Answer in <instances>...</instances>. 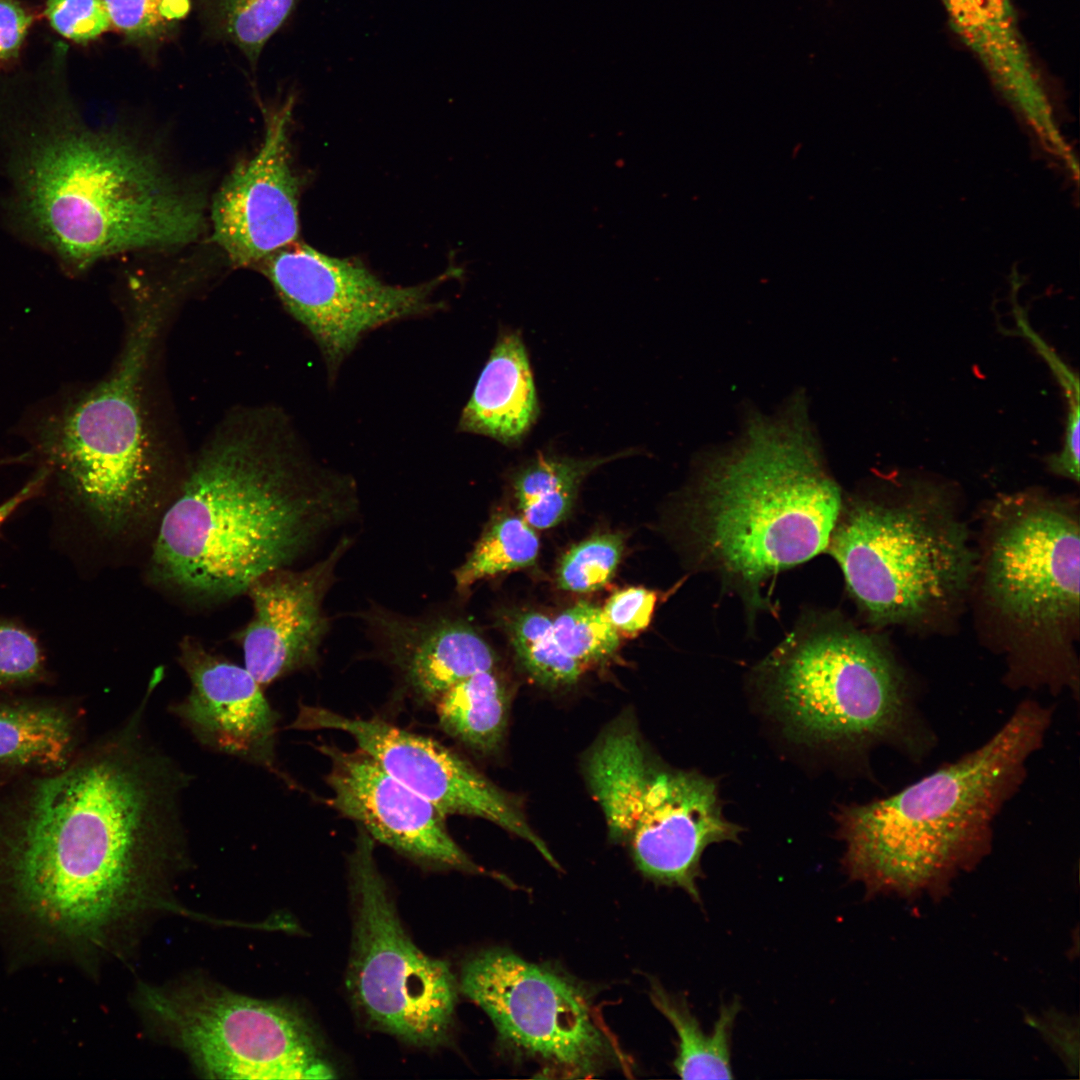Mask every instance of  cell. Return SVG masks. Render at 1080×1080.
<instances>
[{
  "label": "cell",
  "instance_id": "obj_25",
  "mask_svg": "<svg viewBox=\"0 0 1080 1080\" xmlns=\"http://www.w3.org/2000/svg\"><path fill=\"white\" fill-rule=\"evenodd\" d=\"M649 996L673 1026L677 1055L673 1067L682 1079H733L731 1036L740 1001L722 1004L713 1030L706 1033L689 1009L687 1001L669 993L657 980L650 981Z\"/></svg>",
  "mask_w": 1080,
  "mask_h": 1080
},
{
  "label": "cell",
  "instance_id": "obj_6",
  "mask_svg": "<svg viewBox=\"0 0 1080 1080\" xmlns=\"http://www.w3.org/2000/svg\"><path fill=\"white\" fill-rule=\"evenodd\" d=\"M768 711L791 737L864 757L885 746L912 762L937 737L907 675L879 640L836 619L799 625L757 667Z\"/></svg>",
  "mask_w": 1080,
  "mask_h": 1080
},
{
  "label": "cell",
  "instance_id": "obj_32",
  "mask_svg": "<svg viewBox=\"0 0 1080 1080\" xmlns=\"http://www.w3.org/2000/svg\"><path fill=\"white\" fill-rule=\"evenodd\" d=\"M623 537L617 533L594 535L571 547L557 569L559 588L589 593L605 586L621 561Z\"/></svg>",
  "mask_w": 1080,
  "mask_h": 1080
},
{
  "label": "cell",
  "instance_id": "obj_24",
  "mask_svg": "<svg viewBox=\"0 0 1080 1080\" xmlns=\"http://www.w3.org/2000/svg\"><path fill=\"white\" fill-rule=\"evenodd\" d=\"M73 718L59 707L0 703V764L55 772L70 764Z\"/></svg>",
  "mask_w": 1080,
  "mask_h": 1080
},
{
  "label": "cell",
  "instance_id": "obj_31",
  "mask_svg": "<svg viewBox=\"0 0 1080 1080\" xmlns=\"http://www.w3.org/2000/svg\"><path fill=\"white\" fill-rule=\"evenodd\" d=\"M111 24L144 48L167 40L188 15L191 0H102Z\"/></svg>",
  "mask_w": 1080,
  "mask_h": 1080
},
{
  "label": "cell",
  "instance_id": "obj_22",
  "mask_svg": "<svg viewBox=\"0 0 1080 1080\" xmlns=\"http://www.w3.org/2000/svg\"><path fill=\"white\" fill-rule=\"evenodd\" d=\"M539 415L533 374L518 332L496 340L472 395L462 410L458 431L518 445Z\"/></svg>",
  "mask_w": 1080,
  "mask_h": 1080
},
{
  "label": "cell",
  "instance_id": "obj_5",
  "mask_svg": "<svg viewBox=\"0 0 1080 1080\" xmlns=\"http://www.w3.org/2000/svg\"><path fill=\"white\" fill-rule=\"evenodd\" d=\"M1052 707L1027 699L982 744L885 797L836 815L842 864L866 896L943 897L992 850L995 823L1042 748Z\"/></svg>",
  "mask_w": 1080,
  "mask_h": 1080
},
{
  "label": "cell",
  "instance_id": "obj_9",
  "mask_svg": "<svg viewBox=\"0 0 1080 1080\" xmlns=\"http://www.w3.org/2000/svg\"><path fill=\"white\" fill-rule=\"evenodd\" d=\"M158 322L154 311L142 312L112 374L51 418L41 435L69 498L107 536L131 531L155 513L141 380Z\"/></svg>",
  "mask_w": 1080,
  "mask_h": 1080
},
{
  "label": "cell",
  "instance_id": "obj_36",
  "mask_svg": "<svg viewBox=\"0 0 1080 1080\" xmlns=\"http://www.w3.org/2000/svg\"><path fill=\"white\" fill-rule=\"evenodd\" d=\"M33 23L20 0H0V65L19 56Z\"/></svg>",
  "mask_w": 1080,
  "mask_h": 1080
},
{
  "label": "cell",
  "instance_id": "obj_19",
  "mask_svg": "<svg viewBox=\"0 0 1080 1080\" xmlns=\"http://www.w3.org/2000/svg\"><path fill=\"white\" fill-rule=\"evenodd\" d=\"M178 661L190 691L171 712L197 741L283 777L275 756L278 714L255 677L192 637L181 641Z\"/></svg>",
  "mask_w": 1080,
  "mask_h": 1080
},
{
  "label": "cell",
  "instance_id": "obj_15",
  "mask_svg": "<svg viewBox=\"0 0 1080 1080\" xmlns=\"http://www.w3.org/2000/svg\"><path fill=\"white\" fill-rule=\"evenodd\" d=\"M291 727L346 732L358 748L445 816L463 815L490 821L531 844L554 868L560 867L529 824L520 801L435 739L378 718H351L309 705H300Z\"/></svg>",
  "mask_w": 1080,
  "mask_h": 1080
},
{
  "label": "cell",
  "instance_id": "obj_29",
  "mask_svg": "<svg viewBox=\"0 0 1080 1080\" xmlns=\"http://www.w3.org/2000/svg\"><path fill=\"white\" fill-rule=\"evenodd\" d=\"M299 1L205 0V17L218 36L233 43L254 65Z\"/></svg>",
  "mask_w": 1080,
  "mask_h": 1080
},
{
  "label": "cell",
  "instance_id": "obj_12",
  "mask_svg": "<svg viewBox=\"0 0 1080 1080\" xmlns=\"http://www.w3.org/2000/svg\"><path fill=\"white\" fill-rule=\"evenodd\" d=\"M458 983L504 1044L563 1077L591 1076L612 1057L581 991L545 967L487 949L464 962Z\"/></svg>",
  "mask_w": 1080,
  "mask_h": 1080
},
{
  "label": "cell",
  "instance_id": "obj_33",
  "mask_svg": "<svg viewBox=\"0 0 1080 1080\" xmlns=\"http://www.w3.org/2000/svg\"><path fill=\"white\" fill-rule=\"evenodd\" d=\"M45 673L37 638L22 625L0 619V689L33 683Z\"/></svg>",
  "mask_w": 1080,
  "mask_h": 1080
},
{
  "label": "cell",
  "instance_id": "obj_37",
  "mask_svg": "<svg viewBox=\"0 0 1080 1080\" xmlns=\"http://www.w3.org/2000/svg\"><path fill=\"white\" fill-rule=\"evenodd\" d=\"M1038 1024L1041 1026V1030L1045 1032L1047 1038L1052 1041L1054 1046L1059 1049V1052L1066 1056L1068 1061L1071 1062V1046H1072V1029L1071 1023L1066 1021V1018L1059 1016H1046L1043 1022Z\"/></svg>",
  "mask_w": 1080,
  "mask_h": 1080
},
{
  "label": "cell",
  "instance_id": "obj_17",
  "mask_svg": "<svg viewBox=\"0 0 1080 1080\" xmlns=\"http://www.w3.org/2000/svg\"><path fill=\"white\" fill-rule=\"evenodd\" d=\"M293 99L272 110L258 152L239 164L212 207L214 240L237 266L260 264L299 234V179L291 166L288 130Z\"/></svg>",
  "mask_w": 1080,
  "mask_h": 1080
},
{
  "label": "cell",
  "instance_id": "obj_1",
  "mask_svg": "<svg viewBox=\"0 0 1080 1080\" xmlns=\"http://www.w3.org/2000/svg\"><path fill=\"white\" fill-rule=\"evenodd\" d=\"M145 706L28 791L2 840L24 910L64 937L98 942L155 907L185 864L187 775L144 731Z\"/></svg>",
  "mask_w": 1080,
  "mask_h": 1080
},
{
  "label": "cell",
  "instance_id": "obj_38",
  "mask_svg": "<svg viewBox=\"0 0 1080 1080\" xmlns=\"http://www.w3.org/2000/svg\"><path fill=\"white\" fill-rule=\"evenodd\" d=\"M48 474L49 470L43 468L14 496L0 504V529L7 521V519L14 513L15 510H17L23 503L28 501L40 491V489L45 483V480L48 477Z\"/></svg>",
  "mask_w": 1080,
  "mask_h": 1080
},
{
  "label": "cell",
  "instance_id": "obj_30",
  "mask_svg": "<svg viewBox=\"0 0 1080 1080\" xmlns=\"http://www.w3.org/2000/svg\"><path fill=\"white\" fill-rule=\"evenodd\" d=\"M555 638L562 650L584 669L615 655L619 632L599 607L579 602L553 620Z\"/></svg>",
  "mask_w": 1080,
  "mask_h": 1080
},
{
  "label": "cell",
  "instance_id": "obj_21",
  "mask_svg": "<svg viewBox=\"0 0 1080 1080\" xmlns=\"http://www.w3.org/2000/svg\"><path fill=\"white\" fill-rule=\"evenodd\" d=\"M950 25L994 86L1031 124L1052 128L1049 97L1011 0H940Z\"/></svg>",
  "mask_w": 1080,
  "mask_h": 1080
},
{
  "label": "cell",
  "instance_id": "obj_4",
  "mask_svg": "<svg viewBox=\"0 0 1080 1080\" xmlns=\"http://www.w3.org/2000/svg\"><path fill=\"white\" fill-rule=\"evenodd\" d=\"M842 507L798 393L774 415L751 413L735 443L705 458L678 519L696 565L752 602L769 578L827 549Z\"/></svg>",
  "mask_w": 1080,
  "mask_h": 1080
},
{
  "label": "cell",
  "instance_id": "obj_13",
  "mask_svg": "<svg viewBox=\"0 0 1080 1080\" xmlns=\"http://www.w3.org/2000/svg\"><path fill=\"white\" fill-rule=\"evenodd\" d=\"M260 264L287 311L318 345L330 377L368 333L440 309L434 292L461 273L451 268L416 285H392L360 261L296 242Z\"/></svg>",
  "mask_w": 1080,
  "mask_h": 1080
},
{
  "label": "cell",
  "instance_id": "obj_23",
  "mask_svg": "<svg viewBox=\"0 0 1080 1080\" xmlns=\"http://www.w3.org/2000/svg\"><path fill=\"white\" fill-rule=\"evenodd\" d=\"M441 729L481 755L498 752L507 730L510 698L495 668L475 673L434 703Z\"/></svg>",
  "mask_w": 1080,
  "mask_h": 1080
},
{
  "label": "cell",
  "instance_id": "obj_10",
  "mask_svg": "<svg viewBox=\"0 0 1080 1080\" xmlns=\"http://www.w3.org/2000/svg\"><path fill=\"white\" fill-rule=\"evenodd\" d=\"M374 840L361 827L349 856L353 904L347 986L367 1022L421 1048L448 1043L459 983L449 963L412 941L374 856Z\"/></svg>",
  "mask_w": 1080,
  "mask_h": 1080
},
{
  "label": "cell",
  "instance_id": "obj_16",
  "mask_svg": "<svg viewBox=\"0 0 1080 1080\" xmlns=\"http://www.w3.org/2000/svg\"><path fill=\"white\" fill-rule=\"evenodd\" d=\"M318 750L330 761L326 776L332 796L328 804L356 821L374 841L427 866L489 873L454 841L446 816L427 799L389 774L370 754L358 748L346 751L321 744Z\"/></svg>",
  "mask_w": 1080,
  "mask_h": 1080
},
{
  "label": "cell",
  "instance_id": "obj_11",
  "mask_svg": "<svg viewBox=\"0 0 1080 1080\" xmlns=\"http://www.w3.org/2000/svg\"><path fill=\"white\" fill-rule=\"evenodd\" d=\"M152 1024L217 1079H333L337 1070L306 1018L278 1001L252 998L191 979L142 985Z\"/></svg>",
  "mask_w": 1080,
  "mask_h": 1080
},
{
  "label": "cell",
  "instance_id": "obj_35",
  "mask_svg": "<svg viewBox=\"0 0 1080 1080\" xmlns=\"http://www.w3.org/2000/svg\"><path fill=\"white\" fill-rule=\"evenodd\" d=\"M657 601L656 591L630 587L614 593L602 610L619 633L633 636L649 626Z\"/></svg>",
  "mask_w": 1080,
  "mask_h": 1080
},
{
  "label": "cell",
  "instance_id": "obj_27",
  "mask_svg": "<svg viewBox=\"0 0 1080 1080\" xmlns=\"http://www.w3.org/2000/svg\"><path fill=\"white\" fill-rule=\"evenodd\" d=\"M539 538L523 517L494 515L466 560L455 570V586L466 594L478 582L536 563Z\"/></svg>",
  "mask_w": 1080,
  "mask_h": 1080
},
{
  "label": "cell",
  "instance_id": "obj_26",
  "mask_svg": "<svg viewBox=\"0 0 1080 1080\" xmlns=\"http://www.w3.org/2000/svg\"><path fill=\"white\" fill-rule=\"evenodd\" d=\"M624 454L586 459L539 454L531 458L511 478L523 519L537 529L556 526L572 510L584 478L600 465Z\"/></svg>",
  "mask_w": 1080,
  "mask_h": 1080
},
{
  "label": "cell",
  "instance_id": "obj_20",
  "mask_svg": "<svg viewBox=\"0 0 1080 1080\" xmlns=\"http://www.w3.org/2000/svg\"><path fill=\"white\" fill-rule=\"evenodd\" d=\"M362 616L385 658L421 701L434 704L459 681L495 668L493 649L462 618L406 616L376 606Z\"/></svg>",
  "mask_w": 1080,
  "mask_h": 1080
},
{
  "label": "cell",
  "instance_id": "obj_3",
  "mask_svg": "<svg viewBox=\"0 0 1080 1080\" xmlns=\"http://www.w3.org/2000/svg\"><path fill=\"white\" fill-rule=\"evenodd\" d=\"M287 448L248 436L209 448L162 512L152 578L194 599L232 598L349 520L353 480Z\"/></svg>",
  "mask_w": 1080,
  "mask_h": 1080
},
{
  "label": "cell",
  "instance_id": "obj_14",
  "mask_svg": "<svg viewBox=\"0 0 1080 1080\" xmlns=\"http://www.w3.org/2000/svg\"><path fill=\"white\" fill-rule=\"evenodd\" d=\"M985 563L992 604L1024 629L1057 631L1079 614V525L1062 503L1035 494L997 503Z\"/></svg>",
  "mask_w": 1080,
  "mask_h": 1080
},
{
  "label": "cell",
  "instance_id": "obj_18",
  "mask_svg": "<svg viewBox=\"0 0 1080 1080\" xmlns=\"http://www.w3.org/2000/svg\"><path fill=\"white\" fill-rule=\"evenodd\" d=\"M351 544L343 537L308 568L271 571L247 589L253 614L238 641L245 668L264 689L318 663L330 626L325 598Z\"/></svg>",
  "mask_w": 1080,
  "mask_h": 1080
},
{
  "label": "cell",
  "instance_id": "obj_34",
  "mask_svg": "<svg viewBox=\"0 0 1080 1080\" xmlns=\"http://www.w3.org/2000/svg\"><path fill=\"white\" fill-rule=\"evenodd\" d=\"M44 15L54 31L75 43H88L109 30L102 0H46Z\"/></svg>",
  "mask_w": 1080,
  "mask_h": 1080
},
{
  "label": "cell",
  "instance_id": "obj_28",
  "mask_svg": "<svg viewBox=\"0 0 1080 1080\" xmlns=\"http://www.w3.org/2000/svg\"><path fill=\"white\" fill-rule=\"evenodd\" d=\"M503 626L520 664L538 684L562 688L577 683L583 675L585 669L558 644L553 620L546 615L535 611L511 614Z\"/></svg>",
  "mask_w": 1080,
  "mask_h": 1080
},
{
  "label": "cell",
  "instance_id": "obj_7",
  "mask_svg": "<svg viewBox=\"0 0 1080 1080\" xmlns=\"http://www.w3.org/2000/svg\"><path fill=\"white\" fill-rule=\"evenodd\" d=\"M583 770L609 838L627 849L646 878L701 904L705 849L738 841L742 832L724 816L715 780L661 760L631 712L603 729L584 755Z\"/></svg>",
  "mask_w": 1080,
  "mask_h": 1080
},
{
  "label": "cell",
  "instance_id": "obj_8",
  "mask_svg": "<svg viewBox=\"0 0 1080 1080\" xmlns=\"http://www.w3.org/2000/svg\"><path fill=\"white\" fill-rule=\"evenodd\" d=\"M919 492L843 504L829 540L850 594L878 625L912 624L941 611L972 573L965 528L936 496Z\"/></svg>",
  "mask_w": 1080,
  "mask_h": 1080
},
{
  "label": "cell",
  "instance_id": "obj_2",
  "mask_svg": "<svg viewBox=\"0 0 1080 1080\" xmlns=\"http://www.w3.org/2000/svg\"><path fill=\"white\" fill-rule=\"evenodd\" d=\"M67 67L68 56L54 52L20 74L35 112L11 168L22 226L73 272L119 252L194 240L199 199L126 136L82 124Z\"/></svg>",
  "mask_w": 1080,
  "mask_h": 1080
}]
</instances>
